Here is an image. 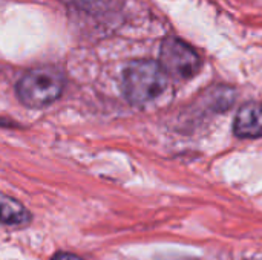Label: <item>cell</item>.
Masks as SVG:
<instances>
[{"label":"cell","mask_w":262,"mask_h":260,"mask_svg":"<svg viewBox=\"0 0 262 260\" xmlns=\"http://www.w3.org/2000/svg\"><path fill=\"white\" fill-rule=\"evenodd\" d=\"M160 64L169 77L175 80H189L198 74L201 60L187 43L178 38H167L161 46Z\"/></svg>","instance_id":"3"},{"label":"cell","mask_w":262,"mask_h":260,"mask_svg":"<svg viewBox=\"0 0 262 260\" xmlns=\"http://www.w3.org/2000/svg\"><path fill=\"white\" fill-rule=\"evenodd\" d=\"M169 75L154 60H135L123 72V92L134 106H147L164 95Z\"/></svg>","instance_id":"1"},{"label":"cell","mask_w":262,"mask_h":260,"mask_svg":"<svg viewBox=\"0 0 262 260\" xmlns=\"http://www.w3.org/2000/svg\"><path fill=\"white\" fill-rule=\"evenodd\" d=\"M52 260H83L81 257H78V256H75V254H72V253H57Z\"/></svg>","instance_id":"6"},{"label":"cell","mask_w":262,"mask_h":260,"mask_svg":"<svg viewBox=\"0 0 262 260\" xmlns=\"http://www.w3.org/2000/svg\"><path fill=\"white\" fill-rule=\"evenodd\" d=\"M29 219V211L20 202L8 196L0 198V222L8 225H21L28 224Z\"/></svg>","instance_id":"5"},{"label":"cell","mask_w":262,"mask_h":260,"mask_svg":"<svg viewBox=\"0 0 262 260\" xmlns=\"http://www.w3.org/2000/svg\"><path fill=\"white\" fill-rule=\"evenodd\" d=\"M64 78L54 67H37L26 72L17 83L18 100L32 109L52 104L63 92Z\"/></svg>","instance_id":"2"},{"label":"cell","mask_w":262,"mask_h":260,"mask_svg":"<svg viewBox=\"0 0 262 260\" xmlns=\"http://www.w3.org/2000/svg\"><path fill=\"white\" fill-rule=\"evenodd\" d=\"M233 132L239 138H262V103L250 101L236 113Z\"/></svg>","instance_id":"4"}]
</instances>
